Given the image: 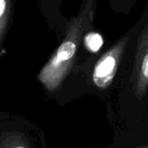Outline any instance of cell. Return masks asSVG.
Listing matches in <instances>:
<instances>
[{
  "instance_id": "1",
  "label": "cell",
  "mask_w": 148,
  "mask_h": 148,
  "mask_svg": "<svg viewBox=\"0 0 148 148\" xmlns=\"http://www.w3.org/2000/svg\"><path fill=\"white\" fill-rule=\"evenodd\" d=\"M117 105L119 112L123 109L133 115L135 108L140 117L141 108L148 106V25L140 32L133 56L128 63H123L115 82Z\"/></svg>"
},
{
  "instance_id": "2",
  "label": "cell",
  "mask_w": 148,
  "mask_h": 148,
  "mask_svg": "<svg viewBox=\"0 0 148 148\" xmlns=\"http://www.w3.org/2000/svg\"><path fill=\"white\" fill-rule=\"evenodd\" d=\"M92 21L80 13L68 24L64 38L40 71L38 79L49 92H56L71 71L80 42Z\"/></svg>"
},
{
  "instance_id": "3",
  "label": "cell",
  "mask_w": 148,
  "mask_h": 148,
  "mask_svg": "<svg viewBox=\"0 0 148 148\" xmlns=\"http://www.w3.org/2000/svg\"><path fill=\"white\" fill-rule=\"evenodd\" d=\"M129 37H122L99 57L92 67L90 84L95 92H106L115 85L126 52Z\"/></svg>"
},
{
  "instance_id": "4",
  "label": "cell",
  "mask_w": 148,
  "mask_h": 148,
  "mask_svg": "<svg viewBox=\"0 0 148 148\" xmlns=\"http://www.w3.org/2000/svg\"><path fill=\"white\" fill-rule=\"evenodd\" d=\"M13 0H0V46L2 45L12 15Z\"/></svg>"
},
{
  "instance_id": "5",
  "label": "cell",
  "mask_w": 148,
  "mask_h": 148,
  "mask_svg": "<svg viewBox=\"0 0 148 148\" xmlns=\"http://www.w3.org/2000/svg\"><path fill=\"white\" fill-rule=\"evenodd\" d=\"M0 148H31L29 144L25 141V139L16 134H8L6 136L2 137L0 140Z\"/></svg>"
},
{
  "instance_id": "6",
  "label": "cell",
  "mask_w": 148,
  "mask_h": 148,
  "mask_svg": "<svg viewBox=\"0 0 148 148\" xmlns=\"http://www.w3.org/2000/svg\"><path fill=\"white\" fill-rule=\"evenodd\" d=\"M85 46L91 51H98L103 45V38L101 35L95 32H88L83 38Z\"/></svg>"
},
{
  "instance_id": "7",
  "label": "cell",
  "mask_w": 148,
  "mask_h": 148,
  "mask_svg": "<svg viewBox=\"0 0 148 148\" xmlns=\"http://www.w3.org/2000/svg\"><path fill=\"white\" fill-rule=\"evenodd\" d=\"M131 148H148V144H145V145H138L136 146H132Z\"/></svg>"
}]
</instances>
